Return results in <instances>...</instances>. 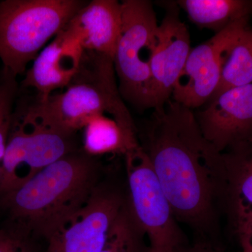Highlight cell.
<instances>
[{
	"instance_id": "obj_5",
	"label": "cell",
	"mask_w": 252,
	"mask_h": 252,
	"mask_svg": "<svg viewBox=\"0 0 252 252\" xmlns=\"http://www.w3.org/2000/svg\"><path fill=\"white\" fill-rule=\"evenodd\" d=\"M79 149L77 132L39 122L30 117L15 102L1 165L0 196L24 185L45 167Z\"/></svg>"
},
{
	"instance_id": "obj_14",
	"label": "cell",
	"mask_w": 252,
	"mask_h": 252,
	"mask_svg": "<svg viewBox=\"0 0 252 252\" xmlns=\"http://www.w3.org/2000/svg\"><path fill=\"white\" fill-rule=\"evenodd\" d=\"M226 190L225 210L234 225L252 215V138L222 153Z\"/></svg>"
},
{
	"instance_id": "obj_17",
	"label": "cell",
	"mask_w": 252,
	"mask_h": 252,
	"mask_svg": "<svg viewBox=\"0 0 252 252\" xmlns=\"http://www.w3.org/2000/svg\"><path fill=\"white\" fill-rule=\"evenodd\" d=\"M251 84L252 31L246 28L227 51L220 84L210 99L224 91Z\"/></svg>"
},
{
	"instance_id": "obj_13",
	"label": "cell",
	"mask_w": 252,
	"mask_h": 252,
	"mask_svg": "<svg viewBox=\"0 0 252 252\" xmlns=\"http://www.w3.org/2000/svg\"><path fill=\"white\" fill-rule=\"evenodd\" d=\"M122 28V2L93 0L74 15L63 30L86 51L114 59Z\"/></svg>"
},
{
	"instance_id": "obj_8",
	"label": "cell",
	"mask_w": 252,
	"mask_h": 252,
	"mask_svg": "<svg viewBox=\"0 0 252 252\" xmlns=\"http://www.w3.org/2000/svg\"><path fill=\"white\" fill-rule=\"evenodd\" d=\"M126 201V185L102 180L89 200L46 239V252H101Z\"/></svg>"
},
{
	"instance_id": "obj_9",
	"label": "cell",
	"mask_w": 252,
	"mask_h": 252,
	"mask_svg": "<svg viewBox=\"0 0 252 252\" xmlns=\"http://www.w3.org/2000/svg\"><path fill=\"white\" fill-rule=\"evenodd\" d=\"M246 26L247 18L238 20L190 50L174 86L172 100L191 109L209 102L220 84L227 51Z\"/></svg>"
},
{
	"instance_id": "obj_22",
	"label": "cell",
	"mask_w": 252,
	"mask_h": 252,
	"mask_svg": "<svg viewBox=\"0 0 252 252\" xmlns=\"http://www.w3.org/2000/svg\"><path fill=\"white\" fill-rule=\"evenodd\" d=\"M175 252H225L216 242L198 240L193 245H185Z\"/></svg>"
},
{
	"instance_id": "obj_15",
	"label": "cell",
	"mask_w": 252,
	"mask_h": 252,
	"mask_svg": "<svg viewBox=\"0 0 252 252\" xmlns=\"http://www.w3.org/2000/svg\"><path fill=\"white\" fill-rule=\"evenodd\" d=\"M83 150L97 157L107 154L125 155L140 147L139 140L130 137L112 118L97 114L84 127Z\"/></svg>"
},
{
	"instance_id": "obj_16",
	"label": "cell",
	"mask_w": 252,
	"mask_h": 252,
	"mask_svg": "<svg viewBox=\"0 0 252 252\" xmlns=\"http://www.w3.org/2000/svg\"><path fill=\"white\" fill-rule=\"evenodd\" d=\"M189 19L217 33L235 21L246 18L252 2L243 0H181L176 1Z\"/></svg>"
},
{
	"instance_id": "obj_18",
	"label": "cell",
	"mask_w": 252,
	"mask_h": 252,
	"mask_svg": "<svg viewBox=\"0 0 252 252\" xmlns=\"http://www.w3.org/2000/svg\"><path fill=\"white\" fill-rule=\"evenodd\" d=\"M146 239L131 216L126 201L101 252H149Z\"/></svg>"
},
{
	"instance_id": "obj_11",
	"label": "cell",
	"mask_w": 252,
	"mask_h": 252,
	"mask_svg": "<svg viewBox=\"0 0 252 252\" xmlns=\"http://www.w3.org/2000/svg\"><path fill=\"white\" fill-rule=\"evenodd\" d=\"M195 114L205 138L220 153L252 138V84L234 88L209 101Z\"/></svg>"
},
{
	"instance_id": "obj_1",
	"label": "cell",
	"mask_w": 252,
	"mask_h": 252,
	"mask_svg": "<svg viewBox=\"0 0 252 252\" xmlns=\"http://www.w3.org/2000/svg\"><path fill=\"white\" fill-rule=\"evenodd\" d=\"M137 136L179 223L198 240L217 243L225 207L224 162L193 110L170 99L154 109Z\"/></svg>"
},
{
	"instance_id": "obj_3",
	"label": "cell",
	"mask_w": 252,
	"mask_h": 252,
	"mask_svg": "<svg viewBox=\"0 0 252 252\" xmlns=\"http://www.w3.org/2000/svg\"><path fill=\"white\" fill-rule=\"evenodd\" d=\"M18 98L26 114L47 125L78 132L94 116L107 114L127 135L138 139L137 127L119 91L113 59L105 55L84 50L79 69L63 92L43 100Z\"/></svg>"
},
{
	"instance_id": "obj_12",
	"label": "cell",
	"mask_w": 252,
	"mask_h": 252,
	"mask_svg": "<svg viewBox=\"0 0 252 252\" xmlns=\"http://www.w3.org/2000/svg\"><path fill=\"white\" fill-rule=\"evenodd\" d=\"M84 51L79 41L63 29L25 73L20 90L32 89L34 97L43 100L65 89L79 69Z\"/></svg>"
},
{
	"instance_id": "obj_10",
	"label": "cell",
	"mask_w": 252,
	"mask_h": 252,
	"mask_svg": "<svg viewBox=\"0 0 252 252\" xmlns=\"http://www.w3.org/2000/svg\"><path fill=\"white\" fill-rule=\"evenodd\" d=\"M165 9L150 64V108L154 110L162 108L171 99L176 81L191 50L190 34L181 20L180 6L176 1H168Z\"/></svg>"
},
{
	"instance_id": "obj_21",
	"label": "cell",
	"mask_w": 252,
	"mask_h": 252,
	"mask_svg": "<svg viewBox=\"0 0 252 252\" xmlns=\"http://www.w3.org/2000/svg\"><path fill=\"white\" fill-rule=\"evenodd\" d=\"M243 252H252V215L234 225Z\"/></svg>"
},
{
	"instance_id": "obj_20",
	"label": "cell",
	"mask_w": 252,
	"mask_h": 252,
	"mask_svg": "<svg viewBox=\"0 0 252 252\" xmlns=\"http://www.w3.org/2000/svg\"><path fill=\"white\" fill-rule=\"evenodd\" d=\"M0 252H40L35 238L12 225L0 228Z\"/></svg>"
},
{
	"instance_id": "obj_2",
	"label": "cell",
	"mask_w": 252,
	"mask_h": 252,
	"mask_svg": "<svg viewBox=\"0 0 252 252\" xmlns=\"http://www.w3.org/2000/svg\"><path fill=\"white\" fill-rule=\"evenodd\" d=\"M97 157L83 149L59 159L9 193L0 196L8 224L46 240L91 198L102 182Z\"/></svg>"
},
{
	"instance_id": "obj_7",
	"label": "cell",
	"mask_w": 252,
	"mask_h": 252,
	"mask_svg": "<svg viewBox=\"0 0 252 252\" xmlns=\"http://www.w3.org/2000/svg\"><path fill=\"white\" fill-rule=\"evenodd\" d=\"M124 157L127 207L147 239L149 252H175L187 245L185 233L143 149L140 145Z\"/></svg>"
},
{
	"instance_id": "obj_4",
	"label": "cell",
	"mask_w": 252,
	"mask_h": 252,
	"mask_svg": "<svg viewBox=\"0 0 252 252\" xmlns=\"http://www.w3.org/2000/svg\"><path fill=\"white\" fill-rule=\"evenodd\" d=\"M87 3L82 0L0 1V60L2 69L25 74L47 41L67 26Z\"/></svg>"
},
{
	"instance_id": "obj_19",
	"label": "cell",
	"mask_w": 252,
	"mask_h": 252,
	"mask_svg": "<svg viewBox=\"0 0 252 252\" xmlns=\"http://www.w3.org/2000/svg\"><path fill=\"white\" fill-rule=\"evenodd\" d=\"M16 79L2 69L0 72V177L13 111L19 90Z\"/></svg>"
},
{
	"instance_id": "obj_6",
	"label": "cell",
	"mask_w": 252,
	"mask_h": 252,
	"mask_svg": "<svg viewBox=\"0 0 252 252\" xmlns=\"http://www.w3.org/2000/svg\"><path fill=\"white\" fill-rule=\"evenodd\" d=\"M122 28L114 54V69L123 99L150 108V64L157 45V14L152 1L124 0Z\"/></svg>"
}]
</instances>
